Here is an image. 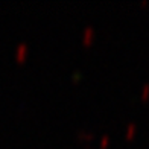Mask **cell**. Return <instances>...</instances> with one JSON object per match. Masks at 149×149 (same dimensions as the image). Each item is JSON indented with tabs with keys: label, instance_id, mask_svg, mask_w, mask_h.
Masks as SVG:
<instances>
[{
	"label": "cell",
	"instance_id": "cell-1",
	"mask_svg": "<svg viewBox=\"0 0 149 149\" xmlns=\"http://www.w3.org/2000/svg\"><path fill=\"white\" fill-rule=\"evenodd\" d=\"M132 131H134V125H131V126H130V130H128V135H131V132H132Z\"/></svg>",
	"mask_w": 149,
	"mask_h": 149
}]
</instances>
